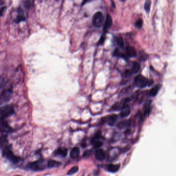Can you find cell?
I'll return each instance as SVG.
<instances>
[{
    "instance_id": "f1b7e54d",
    "label": "cell",
    "mask_w": 176,
    "mask_h": 176,
    "mask_svg": "<svg viewBox=\"0 0 176 176\" xmlns=\"http://www.w3.org/2000/svg\"><path fill=\"white\" fill-rule=\"evenodd\" d=\"M3 10H4V8H2L1 10H0V16H1V13L3 12Z\"/></svg>"
},
{
    "instance_id": "cb8c5ba5",
    "label": "cell",
    "mask_w": 176,
    "mask_h": 176,
    "mask_svg": "<svg viewBox=\"0 0 176 176\" xmlns=\"http://www.w3.org/2000/svg\"><path fill=\"white\" fill-rule=\"evenodd\" d=\"M147 58V54L144 52H141L140 53V58L142 61H145Z\"/></svg>"
},
{
    "instance_id": "5bb4252c",
    "label": "cell",
    "mask_w": 176,
    "mask_h": 176,
    "mask_svg": "<svg viewBox=\"0 0 176 176\" xmlns=\"http://www.w3.org/2000/svg\"><path fill=\"white\" fill-rule=\"evenodd\" d=\"M117 119V116L116 115H111L108 117L107 118V121L108 122V124L110 125H113L114 124L115 122Z\"/></svg>"
},
{
    "instance_id": "e0dca14e",
    "label": "cell",
    "mask_w": 176,
    "mask_h": 176,
    "mask_svg": "<svg viewBox=\"0 0 176 176\" xmlns=\"http://www.w3.org/2000/svg\"><path fill=\"white\" fill-rule=\"evenodd\" d=\"M140 69V64L137 62H135L133 64L132 69H131V72L134 74H136L139 71Z\"/></svg>"
},
{
    "instance_id": "2e32d148",
    "label": "cell",
    "mask_w": 176,
    "mask_h": 176,
    "mask_svg": "<svg viewBox=\"0 0 176 176\" xmlns=\"http://www.w3.org/2000/svg\"><path fill=\"white\" fill-rule=\"evenodd\" d=\"M60 163L55 161V160H50L47 163V167L49 168H54V167H57L60 165Z\"/></svg>"
},
{
    "instance_id": "30bf717a",
    "label": "cell",
    "mask_w": 176,
    "mask_h": 176,
    "mask_svg": "<svg viewBox=\"0 0 176 176\" xmlns=\"http://www.w3.org/2000/svg\"><path fill=\"white\" fill-rule=\"evenodd\" d=\"M112 19L109 14H107L104 25V31H106L112 25Z\"/></svg>"
},
{
    "instance_id": "277c9868",
    "label": "cell",
    "mask_w": 176,
    "mask_h": 176,
    "mask_svg": "<svg viewBox=\"0 0 176 176\" xmlns=\"http://www.w3.org/2000/svg\"><path fill=\"white\" fill-rule=\"evenodd\" d=\"M15 113L14 110L10 105H5L0 108V118L5 119Z\"/></svg>"
},
{
    "instance_id": "603a6c76",
    "label": "cell",
    "mask_w": 176,
    "mask_h": 176,
    "mask_svg": "<svg viewBox=\"0 0 176 176\" xmlns=\"http://www.w3.org/2000/svg\"><path fill=\"white\" fill-rule=\"evenodd\" d=\"M93 142L94 147L95 148H98L103 145V143L99 141H96Z\"/></svg>"
},
{
    "instance_id": "7c38bea8",
    "label": "cell",
    "mask_w": 176,
    "mask_h": 176,
    "mask_svg": "<svg viewBox=\"0 0 176 176\" xmlns=\"http://www.w3.org/2000/svg\"><path fill=\"white\" fill-rule=\"evenodd\" d=\"M80 154V150L79 148L75 147L73 149L70 153V157L72 159L77 158Z\"/></svg>"
},
{
    "instance_id": "6da1fadb",
    "label": "cell",
    "mask_w": 176,
    "mask_h": 176,
    "mask_svg": "<svg viewBox=\"0 0 176 176\" xmlns=\"http://www.w3.org/2000/svg\"><path fill=\"white\" fill-rule=\"evenodd\" d=\"M13 92L12 86L11 83L6 84L5 88L0 96V105L7 103L11 100Z\"/></svg>"
},
{
    "instance_id": "d4e9b609",
    "label": "cell",
    "mask_w": 176,
    "mask_h": 176,
    "mask_svg": "<svg viewBox=\"0 0 176 176\" xmlns=\"http://www.w3.org/2000/svg\"><path fill=\"white\" fill-rule=\"evenodd\" d=\"M132 73L131 70H126L123 73V76L125 78H128V77L132 75Z\"/></svg>"
},
{
    "instance_id": "f546056e",
    "label": "cell",
    "mask_w": 176,
    "mask_h": 176,
    "mask_svg": "<svg viewBox=\"0 0 176 176\" xmlns=\"http://www.w3.org/2000/svg\"></svg>"
},
{
    "instance_id": "ba28073f",
    "label": "cell",
    "mask_w": 176,
    "mask_h": 176,
    "mask_svg": "<svg viewBox=\"0 0 176 176\" xmlns=\"http://www.w3.org/2000/svg\"><path fill=\"white\" fill-rule=\"evenodd\" d=\"M130 111L131 109L130 106L128 104H125L121 109L120 115L122 117H126L130 113Z\"/></svg>"
},
{
    "instance_id": "7a4b0ae2",
    "label": "cell",
    "mask_w": 176,
    "mask_h": 176,
    "mask_svg": "<svg viewBox=\"0 0 176 176\" xmlns=\"http://www.w3.org/2000/svg\"><path fill=\"white\" fill-rule=\"evenodd\" d=\"M152 84L151 81H149L146 78L141 74L137 75L135 78L134 81V84L135 86L140 88H145L147 86H149Z\"/></svg>"
},
{
    "instance_id": "83f0119b",
    "label": "cell",
    "mask_w": 176,
    "mask_h": 176,
    "mask_svg": "<svg viewBox=\"0 0 176 176\" xmlns=\"http://www.w3.org/2000/svg\"><path fill=\"white\" fill-rule=\"evenodd\" d=\"M104 39H105V36H102L101 37V38H100V39H99V40L98 42V43L99 44H103L104 43Z\"/></svg>"
},
{
    "instance_id": "8992f818",
    "label": "cell",
    "mask_w": 176,
    "mask_h": 176,
    "mask_svg": "<svg viewBox=\"0 0 176 176\" xmlns=\"http://www.w3.org/2000/svg\"><path fill=\"white\" fill-rule=\"evenodd\" d=\"M28 168L33 170H41L45 168V162L43 160H39L35 162H31L27 165Z\"/></svg>"
},
{
    "instance_id": "7402d4cb",
    "label": "cell",
    "mask_w": 176,
    "mask_h": 176,
    "mask_svg": "<svg viewBox=\"0 0 176 176\" xmlns=\"http://www.w3.org/2000/svg\"><path fill=\"white\" fill-rule=\"evenodd\" d=\"M143 25V20L141 19H139L135 23V26L137 28H141Z\"/></svg>"
},
{
    "instance_id": "5b68a950",
    "label": "cell",
    "mask_w": 176,
    "mask_h": 176,
    "mask_svg": "<svg viewBox=\"0 0 176 176\" xmlns=\"http://www.w3.org/2000/svg\"><path fill=\"white\" fill-rule=\"evenodd\" d=\"M3 155L13 163L16 164L18 163L20 161V159L14 155L12 152L11 151L10 148L7 146L5 147L4 149Z\"/></svg>"
},
{
    "instance_id": "44dd1931",
    "label": "cell",
    "mask_w": 176,
    "mask_h": 176,
    "mask_svg": "<svg viewBox=\"0 0 176 176\" xmlns=\"http://www.w3.org/2000/svg\"><path fill=\"white\" fill-rule=\"evenodd\" d=\"M117 44H118V46L121 47V48H124V40L123 39V38L121 37H118L117 38Z\"/></svg>"
},
{
    "instance_id": "8fae6325",
    "label": "cell",
    "mask_w": 176,
    "mask_h": 176,
    "mask_svg": "<svg viewBox=\"0 0 176 176\" xmlns=\"http://www.w3.org/2000/svg\"><path fill=\"white\" fill-rule=\"evenodd\" d=\"M95 156L98 161H103L105 158V153L103 150L98 149L95 152Z\"/></svg>"
},
{
    "instance_id": "484cf974",
    "label": "cell",
    "mask_w": 176,
    "mask_h": 176,
    "mask_svg": "<svg viewBox=\"0 0 176 176\" xmlns=\"http://www.w3.org/2000/svg\"><path fill=\"white\" fill-rule=\"evenodd\" d=\"M113 55L115 56H117V57H121V56H123L122 54L121 53V52H120L119 50L118 49H115V50H114V53H113Z\"/></svg>"
},
{
    "instance_id": "3957f363",
    "label": "cell",
    "mask_w": 176,
    "mask_h": 176,
    "mask_svg": "<svg viewBox=\"0 0 176 176\" xmlns=\"http://www.w3.org/2000/svg\"><path fill=\"white\" fill-rule=\"evenodd\" d=\"M104 23V17L101 11H97L94 15L92 19V23L95 28H101Z\"/></svg>"
},
{
    "instance_id": "9a60e30c",
    "label": "cell",
    "mask_w": 176,
    "mask_h": 176,
    "mask_svg": "<svg viewBox=\"0 0 176 176\" xmlns=\"http://www.w3.org/2000/svg\"><path fill=\"white\" fill-rule=\"evenodd\" d=\"M160 88V85H158L156 86H155L154 87L152 88L150 90L149 93V95L151 97H155L158 93V92H159V90Z\"/></svg>"
},
{
    "instance_id": "4fadbf2b",
    "label": "cell",
    "mask_w": 176,
    "mask_h": 176,
    "mask_svg": "<svg viewBox=\"0 0 176 176\" xmlns=\"http://www.w3.org/2000/svg\"><path fill=\"white\" fill-rule=\"evenodd\" d=\"M120 167V165L118 164H110L108 166V170L111 173H115L117 172Z\"/></svg>"
},
{
    "instance_id": "52a82bcc",
    "label": "cell",
    "mask_w": 176,
    "mask_h": 176,
    "mask_svg": "<svg viewBox=\"0 0 176 176\" xmlns=\"http://www.w3.org/2000/svg\"><path fill=\"white\" fill-rule=\"evenodd\" d=\"M26 20V16L25 15V12L22 7L18 8L17 10V14L15 19L16 23H20L22 21H25Z\"/></svg>"
},
{
    "instance_id": "ac0fdd59",
    "label": "cell",
    "mask_w": 176,
    "mask_h": 176,
    "mask_svg": "<svg viewBox=\"0 0 176 176\" xmlns=\"http://www.w3.org/2000/svg\"><path fill=\"white\" fill-rule=\"evenodd\" d=\"M57 153L62 156H66L68 154V150L65 148H60L57 150Z\"/></svg>"
},
{
    "instance_id": "9c48e42d",
    "label": "cell",
    "mask_w": 176,
    "mask_h": 176,
    "mask_svg": "<svg viewBox=\"0 0 176 176\" xmlns=\"http://www.w3.org/2000/svg\"><path fill=\"white\" fill-rule=\"evenodd\" d=\"M127 55L130 57H135L137 56V52L135 48L131 46H127L126 48Z\"/></svg>"
},
{
    "instance_id": "ffe728a7",
    "label": "cell",
    "mask_w": 176,
    "mask_h": 176,
    "mask_svg": "<svg viewBox=\"0 0 176 176\" xmlns=\"http://www.w3.org/2000/svg\"><path fill=\"white\" fill-rule=\"evenodd\" d=\"M78 170V166H74L68 173V175H72L73 174L77 173Z\"/></svg>"
},
{
    "instance_id": "4316f807",
    "label": "cell",
    "mask_w": 176,
    "mask_h": 176,
    "mask_svg": "<svg viewBox=\"0 0 176 176\" xmlns=\"http://www.w3.org/2000/svg\"><path fill=\"white\" fill-rule=\"evenodd\" d=\"M4 82H5L4 79L3 77L0 76V89H1L3 87L4 85Z\"/></svg>"
},
{
    "instance_id": "d6986e66",
    "label": "cell",
    "mask_w": 176,
    "mask_h": 176,
    "mask_svg": "<svg viewBox=\"0 0 176 176\" xmlns=\"http://www.w3.org/2000/svg\"><path fill=\"white\" fill-rule=\"evenodd\" d=\"M151 4V1L150 0H146L145 1L144 8H145V11H146L147 12H149L150 11Z\"/></svg>"
}]
</instances>
